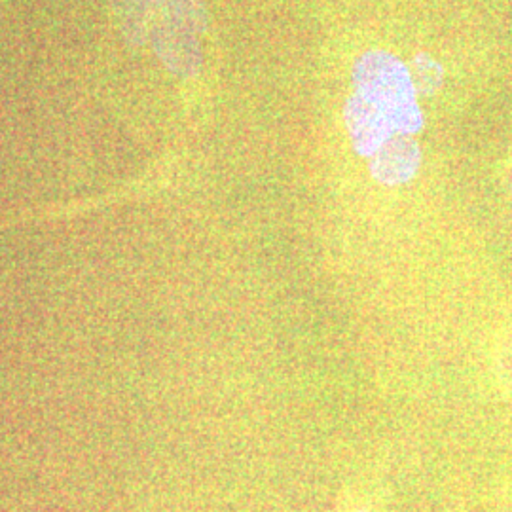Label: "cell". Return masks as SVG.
Listing matches in <instances>:
<instances>
[{
    "label": "cell",
    "instance_id": "277c9868",
    "mask_svg": "<svg viewBox=\"0 0 512 512\" xmlns=\"http://www.w3.org/2000/svg\"><path fill=\"white\" fill-rule=\"evenodd\" d=\"M495 365L499 372V380L512 403V319L505 325V329L499 336L497 351H495Z\"/></svg>",
    "mask_w": 512,
    "mask_h": 512
},
{
    "label": "cell",
    "instance_id": "5b68a950",
    "mask_svg": "<svg viewBox=\"0 0 512 512\" xmlns=\"http://www.w3.org/2000/svg\"><path fill=\"white\" fill-rule=\"evenodd\" d=\"M511 188H512V179H511Z\"/></svg>",
    "mask_w": 512,
    "mask_h": 512
},
{
    "label": "cell",
    "instance_id": "7a4b0ae2",
    "mask_svg": "<svg viewBox=\"0 0 512 512\" xmlns=\"http://www.w3.org/2000/svg\"><path fill=\"white\" fill-rule=\"evenodd\" d=\"M349 137L355 150L368 160L397 137L401 131L393 126L384 110L366 101L361 95H353L344 110Z\"/></svg>",
    "mask_w": 512,
    "mask_h": 512
},
{
    "label": "cell",
    "instance_id": "6da1fadb",
    "mask_svg": "<svg viewBox=\"0 0 512 512\" xmlns=\"http://www.w3.org/2000/svg\"><path fill=\"white\" fill-rule=\"evenodd\" d=\"M357 95L384 110L397 131L416 135L423 126L414 78L401 59L385 52H368L353 69Z\"/></svg>",
    "mask_w": 512,
    "mask_h": 512
},
{
    "label": "cell",
    "instance_id": "3957f363",
    "mask_svg": "<svg viewBox=\"0 0 512 512\" xmlns=\"http://www.w3.org/2000/svg\"><path fill=\"white\" fill-rule=\"evenodd\" d=\"M421 152L414 135L399 133L368 164L372 175L384 184L408 183L420 167Z\"/></svg>",
    "mask_w": 512,
    "mask_h": 512
}]
</instances>
